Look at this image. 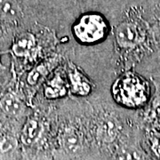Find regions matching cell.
I'll use <instances>...</instances> for the list:
<instances>
[{
    "mask_svg": "<svg viewBox=\"0 0 160 160\" xmlns=\"http://www.w3.org/2000/svg\"><path fill=\"white\" fill-rule=\"evenodd\" d=\"M159 42L147 18L142 0H130L113 25V52L117 75L137 69Z\"/></svg>",
    "mask_w": 160,
    "mask_h": 160,
    "instance_id": "cell-1",
    "label": "cell"
},
{
    "mask_svg": "<svg viewBox=\"0 0 160 160\" xmlns=\"http://www.w3.org/2000/svg\"><path fill=\"white\" fill-rule=\"evenodd\" d=\"M60 45L55 30L38 22L17 33L10 46L18 75L24 74L37 63L58 53Z\"/></svg>",
    "mask_w": 160,
    "mask_h": 160,
    "instance_id": "cell-2",
    "label": "cell"
},
{
    "mask_svg": "<svg viewBox=\"0 0 160 160\" xmlns=\"http://www.w3.org/2000/svg\"><path fill=\"white\" fill-rule=\"evenodd\" d=\"M37 22L55 30L62 38L78 12L80 0H25Z\"/></svg>",
    "mask_w": 160,
    "mask_h": 160,
    "instance_id": "cell-3",
    "label": "cell"
},
{
    "mask_svg": "<svg viewBox=\"0 0 160 160\" xmlns=\"http://www.w3.org/2000/svg\"><path fill=\"white\" fill-rule=\"evenodd\" d=\"M149 92L147 81L134 69L118 75L109 88L113 102L120 108L132 112L146 105Z\"/></svg>",
    "mask_w": 160,
    "mask_h": 160,
    "instance_id": "cell-4",
    "label": "cell"
},
{
    "mask_svg": "<svg viewBox=\"0 0 160 160\" xmlns=\"http://www.w3.org/2000/svg\"><path fill=\"white\" fill-rule=\"evenodd\" d=\"M25 0H0V43L11 45L14 36L36 23Z\"/></svg>",
    "mask_w": 160,
    "mask_h": 160,
    "instance_id": "cell-5",
    "label": "cell"
},
{
    "mask_svg": "<svg viewBox=\"0 0 160 160\" xmlns=\"http://www.w3.org/2000/svg\"><path fill=\"white\" fill-rule=\"evenodd\" d=\"M64 57L61 52L46 58L37 63L28 71H26V78L23 85H20V90L24 97L32 107L35 96L38 92L41 86L49 78V76L63 62Z\"/></svg>",
    "mask_w": 160,
    "mask_h": 160,
    "instance_id": "cell-6",
    "label": "cell"
},
{
    "mask_svg": "<svg viewBox=\"0 0 160 160\" xmlns=\"http://www.w3.org/2000/svg\"><path fill=\"white\" fill-rule=\"evenodd\" d=\"M31 110L32 107L21 92L19 85L16 88H9L0 94L1 113L19 126L22 125Z\"/></svg>",
    "mask_w": 160,
    "mask_h": 160,
    "instance_id": "cell-7",
    "label": "cell"
},
{
    "mask_svg": "<svg viewBox=\"0 0 160 160\" xmlns=\"http://www.w3.org/2000/svg\"><path fill=\"white\" fill-rule=\"evenodd\" d=\"M62 63L49 76L41 86L38 92L35 96L33 102H39L53 104L69 97L68 80Z\"/></svg>",
    "mask_w": 160,
    "mask_h": 160,
    "instance_id": "cell-8",
    "label": "cell"
},
{
    "mask_svg": "<svg viewBox=\"0 0 160 160\" xmlns=\"http://www.w3.org/2000/svg\"><path fill=\"white\" fill-rule=\"evenodd\" d=\"M133 131L126 134L114 147V160H144L142 149L132 139Z\"/></svg>",
    "mask_w": 160,
    "mask_h": 160,
    "instance_id": "cell-9",
    "label": "cell"
},
{
    "mask_svg": "<svg viewBox=\"0 0 160 160\" xmlns=\"http://www.w3.org/2000/svg\"><path fill=\"white\" fill-rule=\"evenodd\" d=\"M149 23L160 44V0H142Z\"/></svg>",
    "mask_w": 160,
    "mask_h": 160,
    "instance_id": "cell-10",
    "label": "cell"
},
{
    "mask_svg": "<svg viewBox=\"0 0 160 160\" xmlns=\"http://www.w3.org/2000/svg\"><path fill=\"white\" fill-rule=\"evenodd\" d=\"M0 54H1V52H0ZM4 67L2 66V64H1V62H0V69H3Z\"/></svg>",
    "mask_w": 160,
    "mask_h": 160,
    "instance_id": "cell-11",
    "label": "cell"
}]
</instances>
